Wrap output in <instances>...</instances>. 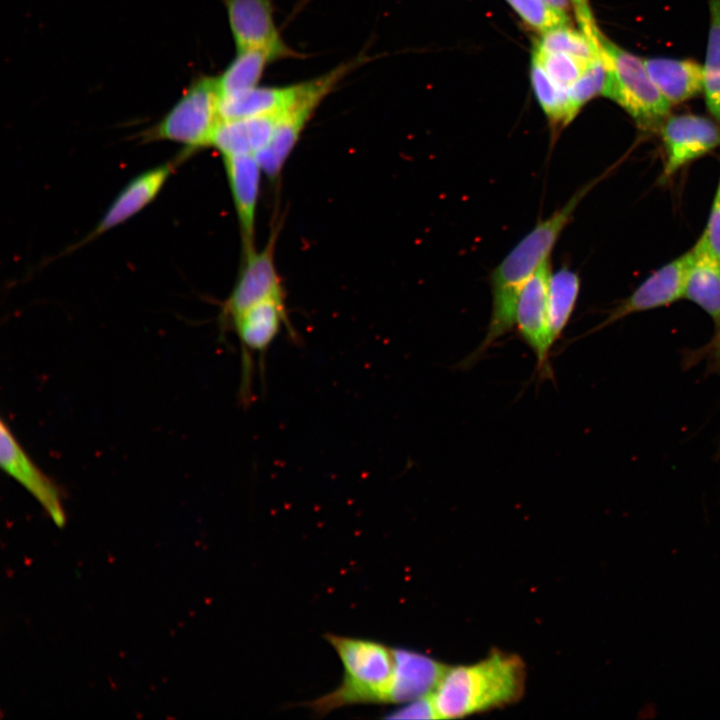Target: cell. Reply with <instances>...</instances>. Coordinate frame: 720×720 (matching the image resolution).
Instances as JSON below:
<instances>
[{"instance_id": "27", "label": "cell", "mask_w": 720, "mask_h": 720, "mask_svg": "<svg viewBox=\"0 0 720 720\" xmlns=\"http://www.w3.org/2000/svg\"><path fill=\"white\" fill-rule=\"evenodd\" d=\"M520 18L532 29L544 33L568 25L569 16L563 15L543 0H506Z\"/></svg>"}, {"instance_id": "19", "label": "cell", "mask_w": 720, "mask_h": 720, "mask_svg": "<svg viewBox=\"0 0 720 720\" xmlns=\"http://www.w3.org/2000/svg\"><path fill=\"white\" fill-rule=\"evenodd\" d=\"M301 82L286 86H255L241 93L219 98L221 119L279 115L296 100Z\"/></svg>"}, {"instance_id": "5", "label": "cell", "mask_w": 720, "mask_h": 720, "mask_svg": "<svg viewBox=\"0 0 720 720\" xmlns=\"http://www.w3.org/2000/svg\"><path fill=\"white\" fill-rule=\"evenodd\" d=\"M369 61L360 54L338 64L328 72L301 82L298 97L276 121L268 144L256 155L263 173L270 179L279 176L285 162L298 143L305 127L322 101L352 71Z\"/></svg>"}, {"instance_id": "10", "label": "cell", "mask_w": 720, "mask_h": 720, "mask_svg": "<svg viewBox=\"0 0 720 720\" xmlns=\"http://www.w3.org/2000/svg\"><path fill=\"white\" fill-rule=\"evenodd\" d=\"M550 259L545 261L522 286L516 304L515 326L533 351L538 369L544 373L550 350L555 343L550 328L548 288Z\"/></svg>"}, {"instance_id": "29", "label": "cell", "mask_w": 720, "mask_h": 720, "mask_svg": "<svg viewBox=\"0 0 720 720\" xmlns=\"http://www.w3.org/2000/svg\"><path fill=\"white\" fill-rule=\"evenodd\" d=\"M390 719H438L431 694L408 702L387 716Z\"/></svg>"}, {"instance_id": "23", "label": "cell", "mask_w": 720, "mask_h": 720, "mask_svg": "<svg viewBox=\"0 0 720 720\" xmlns=\"http://www.w3.org/2000/svg\"><path fill=\"white\" fill-rule=\"evenodd\" d=\"M580 278L568 267L551 272L548 288L549 318L554 342L561 336L574 311Z\"/></svg>"}, {"instance_id": "21", "label": "cell", "mask_w": 720, "mask_h": 720, "mask_svg": "<svg viewBox=\"0 0 720 720\" xmlns=\"http://www.w3.org/2000/svg\"><path fill=\"white\" fill-rule=\"evenodd\" d=\"M279 60L262 49L237 50L235 57L217 76L219 98L229 97L259 85L266 68Z\"/></svg>"}, {"instance_id": "8", "label": "cell", "mask_w": 720, "mask_h": 720, "mask_svg": "<svg viewBox=\"0 0 720 720\" xmlns=\"http://www.w3.org/2000/svg\"><path fill=\"white\" fill-rule=\"evenodd\" d=\"M277 231L270 234L265 247L244 254L238 279L224 302L220 322L222 330L250 306L268 298H284L281 280L275 265Z\"/></svg>"}, {"instance_id": "7", "label": "cell", "mask_w": 720, "mask_h": 720, "mask_svg": "<svg viewBox=\"0 0 720 720\" xmlns=\"http://www.w3.org/2000/svg\"><path fill=\"white\" fill-rule=\"evenodd\" d=\"M229 328L236 333L241 349L240 402L249 405L254 356H258L263 373L266 354L281 330L285 328L293 339L297 336L289 322L284 298H268L250 306L232 321Z\"/></svg>"}, {"instance_id": "32", "label": "cell", "mask_w": 720, "mask_h": 720, "mask_svg": "<svg viewBox=\"0 0 720 720\" xmlns=\"http://www.w3.org/2000/svg\"><path fill=\"white\" fill-rule=\"evenodd\" d=\"M555 11L569 16L570 9L572 7L570 0H543Z\"/></svg>"}, {"instance_id": "3", "label": "cell", "mask_w": 720, "mask_h": 720, "mask_svg": "<svg viewBox=\"0 0 720 720\" xmlns=\"http://www.w3.org/2000/svg\"><path fill=\"white\" fill-rule=\"evenodd\" d=\"M325 638L342 663V681L334 690L304 706L324 716L348 705L389 703L395 669L394 648L375 640L332 633Z\"/></svg>"}, {"instance_id": "26", "label": "cell", "mask_w": 720, "mask_h": 720, "mask_svg": "<svg viewBox=\"0 0 720 720\" xmlns=\"http://www.w3.org/2000/svg\"><path fill=\"white\" fill-rule=\"evenodd\" d=\"M532 58L560 86L568 89L585 72L590 63L562 52H548L534 47Z\"/></svg>"}, {"instance_id": "16", "label": "cell", "mask_w": 720, "mask_h": 720, "mask_svg": "<svg viewBox=\"0 0 720 720\" xmlns=\"http://www.w3.org/2000/svg\"><path fill=\"white\" fill-rule=\"evenodd\" d=\"M173 168L174 164L167 162L133 178L116 196L84 242L114 229L144 209L159 194Z\"/></svg>"}, {"instance_id": "15", "label": "cell", "mask_w": 720, "mask_h": 720, "mask_svg": "<svg viewBox=\"0 0 720 720\" xmlns=\"http://www.w3.org/2000/svg\"><path fill=\"white\" fill-rule=\"evenodd\" d=\"M223 162L246 254L255 249L256 214L263 170L253 155L226 156Z\"/></svg>"}, {"instance_id": "4", "label": "cell", "mask_w": 720, "mask_h": 720, "mask_svg": "<svg viewBox=\"0 0 720 720\" xmlns=\"http://www.w3.org/2000/svg\"><path fill=\"white\" fill-rule=\"evenodd\" d=\"M599 54L606 70L602 96L621 106L642 129L660 127L671 104L650 78L644 60L618 46L602 32Z\"/></svg>"}, {"instance_id": "2", "label": "cell", "mask_w": 720, "mask_h": 720, "mask_svg": "<svg viewBox=\"0 0 720 720\" xmlns=\"http://www.w3.org/2000/svg\"><path fill=\"white\" fill-rule=\"evenodd\" d=\"M524 680L518 656L494 652L471 665L448 667L431 698L438 718H459L516 701Z\"/></svg>"}, {"instance_id": "14", "label": "cell", "mask_w": 720, "mask_h": 720, "mask_svg": "<svg viewBox=\"0 0 720 720\" xmlns=\"http://www.w3.org/2000/svg\"><path fill=\"white\" fill-rule=\"evenodd\" d=\"M0 464L38 500L57 525L64 524L60 488L34 463L4 420L0 422Z\"/></svg>"}, {"instance_id": "17", "label": "cell", "mask_w": 720, "mask_h": 720, "mask_svg": "<svg viewBox=\"0 0 720 720\" xmlns=\"http://www.w3.org/2000/svg\"><path fill=\"white\" fill-rule=\"evenodd\" d=\"M389 703H407L431 694L448 666L418 652L395 649Z\"/></svg>"}, {"instance_id": "25", "label": "cell", "mask_w": 720, "mask_h": 720, "mask_svg": "<svg viewBox=\"0 0 720 720\" xmlns=\"http://www.w3.org/2000/svg\"><path fill=\"white\" fill-rule=\"evenodd\" d=\"M535 46L548 52L566 53L588 62L599 56V45L594 44L581 30L569 25L542 33Z\"/></svg>"}, {"instance_id": "9", "label": "cell", "mask_w": 720, "mask_h": 720, "mask_svg": "<svg viewBox=\"0 0 720 720\" xmlns=\"http://www.w3.org/2000/svg\"><path fill=\"white\" fill-rule=\"evenodd\" d=\"M220 1L226 10L236 50H267L278 59L301 56L282 38L274 18L273 0Z\"/></svg>"}, {"instance_id": "13", "label": "cell", "mask_w": 720, "mask_h": 720, "mask_svg": "<svg viewBox=\"0 0 720 720\" xmlns=\"http://www.w3.org/2000/svg\"><path fill=\"white\" fill-rule=\"evenodd\" d=\"M695 257L692 249L650 275L627 299L610 312L596 330L630 314L672 304L684 297L689 270Z\"/></svg>"}, {"instance_id": "30", "label": "cell", "mask_w": 720, "mask_h": 720, "mask_svg": "<svg viewBox=\"0 0 720 720\" xmlns=\"http://www.w3.org/2000/svg\"><path fill=\"white\" fill-rule=\"evenodd\" d=\"M700 239L706 247L720 259V183L713 201L707 226Z\"/></svg>"}, {"instance_id": "31", "label": "cell", "mask_w": 720, "mask_h": 720, "mask_svg": "<svg viewBox=\"0 0 720 720\" xmlns=\"http://www.w3.org/2000/svg\"><path fill=\"white\" fill-rule=\"evenodd\" d=\"M580 30L596 45L601 33L593 17L589 0H570Z\"/></svg>"}, {"instance_id": "6", "label": "cell", "mask_w": 720, "mask_h": 720, "mask_svg": "<svg viewBox=\"0 0 720 720\" xmlns=\"http://www.w3.org/2000/svg\"><path fill=\"white\" fill-rule=\"evenodd\" d=\"M220 121L217 76L201 74L191 81L164 117L144 131L142 138L146 142H176L192 152L211 145Z\"/></svg>"}, {"instance_id": "1", "label": "cell", "mask_w": 720, "mask_h": 720, "mask_svg": "<svg viewBox=\"0 0 720 720\" xmlns=\"http://www.w3.org/2000/svg\"><path fill=\"white\" fill-rule=\"evenodd\" d=\"M588 187L577 191L561 208L539 221L502 259L490 275L492 312L487 334L468 361L472 362L515 326L519 292L548 259Z\"/></svg>"}, {"instance_id": "11", "label": "cell", "mask_w": 720, "mask_h": 720, "mask_svg": "<svg viewBox=\"0 0 720 720\" xmlns=\"http://www.w3.org/2000/svg\"><path fill=\"white\" fill-rule=\"evenodd\" d=\"M695 257L688 273L684 297L700 306L714 322L711 341L690 360L706 358L711 372L720 371V259L699 238L694 245Z\"/></svg>"}, {"instance_id": "18", "label": "cell", "mask_w": 720, "mask_h": 720, "mask_svg": "<svg viewBox=\"0 0 720 720\" xmlns=\"http://www.w3.org/2000/svg\"><path fill=\"white\" fill-rule=\"evenodd\" d=\"M279 115L221 119L210 146L223 157L256 156L268 144Z\"/></svg>"}, {"instance_id": "20", "label": "cell", "mask_w": 720, "mask_h": 720, "mask_svg": "<svg viewBox=\"0 0 720 720\" xmlns=\"http://www.w3.org/2000/svg\"><path fill=\"white\" fill-rule=\"evenodd\" d=\"M643 60L653 83L671 105L689 100L703 91V66L698 62L671 58Z\"/></svg>"}, {"instance_id": "12", "label": "cell", "mask_w": 720, "mask_h": 720, "mask_svg": "<svg viewBox=\"0 0 720 720\" xmlns=\"http://www.w3.org/2000/svg\"><path fill=\"white\" fill-rule=\"evenodd\" d=\"M659 128L666 157L663 178L720 146V126L707 117L672 115Z\"/></svg>"}, {"instance_id": "24", "label": "cell", "mask_w": 720, "mask_h": 720, "mask_svg": "<svg viewBox=\"0 0 720 720\" xmlns=\"http://www.w3.org/2000/svg\"><path fill=\"white\" fill-rule=\"evenodd\" d=\"M703 76L707 108L720 121V0H710V25Z\"/></svg>"}, {"instance_id": "22", "label": "cell", "mask_w": 720, "mask_h": 720, "mask_svg": "<svg viewBox=\"0 0 720 720\" xmlns=\"http://www.w3.org/2000/svg\"><path fill=\"white\" fill-rule=\"evenodd\" d=\"M531 83L536 99L553 130L567 126L576 116L568 89L557 84L532 58L530 69Z\"/></svg>"}, {"instance_id": "28", "label": "cell", "mask_w": 720, "mask_h": 720, "mask_svg": "<svg viewBox=\"0 0 720 720\" xmlns=\"http://www.w3.org/2000/svg\"><path fill=\"white\" fill-rule=\"evenodd\" d=\"M605 81L606 70L599 54L582 76L568 88L572 106L577 114L588 101L602 95Z\"/></svg>"}]
</instances>
